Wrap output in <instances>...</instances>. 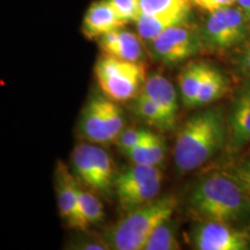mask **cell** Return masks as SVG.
<instances>
[{"instance_id": "cell-1", "label": "cell", "mask_w": 250, "mask_h": 250, "mask_svg": "<svg viewBox=\"0 0 250 250\" xmlns=\"http://www.w3.org/2000/svg\"><path fill=\"white\" fill-rule=\"evenodd\" d=\"M188 208L199 220L250 228V196L223 170L197 181L188 196Z\"/></svg>"}, {"instance_id": "cell-2", "label": "cell", "mask_w": 250, "mask_h": 250, "mask_svg": "<svg viewBox=\"0 0 250 250\" xmlns=\"http://www.w3.org/2000/svg\"><path fill=\"white\" fill-rule=\"evenodd\" d=\"M227 143V116L223 109L208 108L192 115L177 133L174 162L187 174L214 158Z\"/></svg>"}, {"instance_id": "cell-3", "label": "cell", "mask_w": 250, "mask_h": 250, "mask_svg": "<svg viewBox=\"0 0 250 250\" xmlns=\"http://www.w3.org/2000/svg\"><path fill=\"white\" fill-rule=\"evenodd\" d=\"M177 199L173 195L156 197L139 208L126 212V215L111 226L102 239L109 249L143 250L146 240L162 221L173 217Z\"/></svg>"}, {"instance_id": "cell-4", "label": "cell", "mask_w": 250, "mask_h": 250, "mask_svg": "<svg viewBox=\"0 0 250 250\" xmlns=\"http://www.w3.org/2000/svg\"><path fill=\"white\" fill-rule=\"evenodd\" d=\"M102 93L115 102H125L139 94L146 74L143 62H134L103 54L94 66Z\"/></svg>"}, {"instance_id": "cell-5", "label": "cell", "mask_w": 250, "mask_h": 250, "mask_svg": "<svg viewBox=\"0 0 250 250\" xmlns=\"http://www.w3.org/2000/svg\"><path fill=\"white\" fill-rule=\"evenodd\" d=\"M124 127V114L117 102L104 94H96L81 111L78 133L85 142L108 144L115 142Z\"/></svg>"}, {"instance_id": "cell-6", "label": "cell", "mask_w": 250, "mask_h": 250, "mask_svg": "<svg viewBox=\"0 0 250 250\" xmlns=\"http://www.w3.org/2000/svg\"><path fill=\"white\" fill-rule=\"evenodd\" d=\"M199 29L204 48L214 51L239 48L250 36V23L234 5L210 12Z\"/></svg>"}, {"instance_id": "cell-7", "label": "cell", "mask_w": 250, "mask_h": 250, "mask_svg": "<svg viewBox=\"0 0 250 250\" xmlns=\"http://www.w3.org/2000/svg\"><path fill=\"white\" fill-rule=\"evenodd\" d=\"M147 45L152 57L166 65L182 62L204 48L201 29L188 20L166 29Z\"/></svg>"}, {"instance_id": "cell-8", "label": "cell", "mask_w": 250, "mask_h": 250, "mask_svg": "<svg viewBox=\"0 0 250 250\" xmlns=\"http://www.w3.org/2000/svg\"><path fill=\"white\" fill-rule=\"evenodd\" d=\"M190 237L198 250H250V228L218 221L199 220Z\"/></svg>"}, {"instance_id": "cell-9", "label": "cell", "mask_w": 250, "mask_h": 250, "mask_svg": "<svg viewBox=\"0 0 250 250\" xmlns=\"http://www.w3.org/2000/svg\"><path fill=\"white\" fill-rule=\"evenodd\" d=\"M250 145V79L236 90L227 116L226 149L230 155Z\"/></svg>"}, {"instance_id": "cell-10", "label": "cell", "mask_w": 250, "mask_h": 250, "mask_svg": "<svg viewBox=\"0 0 250 250\" xmlns=\"http://www.w3.org/2000/svg\"><path fill=\"white\" fill-rule=\"evenodd\" d=\"M79 181L64 162L58 161L55 170V188L59 214L71 228L86 229L79 210Z\"/></svg>"}, {"instance_id": "cell-11", "label": "cell", "mask_w": 250, "mask_h": 250, "mask_svg": "<svg viewBox=\"0 0 250 250\" xmlns=\"http://www.w3.org/2000/svg\"><path fill=\"white\" fill-rule=\"evenodd\" d=\"M103 54L123 61L142 62L145 56L144 42L138 34L121 28L109 31L99 39Z\"/></svg>"}, {"instance_id": "cell-12", "label": "cell", "mask_w": 250, "mask_h": 250, "mask_svg": "<svg viewBox=\"0 0 250 250\" xmlns=\"http://www.w3.org/2000/svg\"><path fill=\"white\" fill-rule=\"evenodd\" d=\"M124 24L107 0H99L87 9L83 21V33L87 39L95 40Z\"/></svg>"}, {"instance_id": "cell-13", "label": "cell", "mask_w": 250, "mask_h": 250, "mask_svg": "<svg viewBox=\"0 0 250 250\" xmlns=\"http://www.w3.org/2000/svg\"><path fill=\"white\" fill-rule=\"evenodd\" d=\"M142 93L147 95L153 102L171 120L177 121L179 101L175 87L162 74L154 73L145 79L142 87Z\"/></svg>"}, {"instance_id": "cell-14", "label": "cell", "mask_w": 250, "mask_h": 250, "mask_svg": "<svg viewBox=\"0 0 250 250\" xmlns=\"http://www.w3.org/2000/svg\"><path fill=\"white\" fill-rule=\"evenodd\" d=\"M124 154L132 164L160 167L167 154V145L161 136L151 131L142 143Z\"/></svg>"}, {"instance_id": "cell-15", "label": "cell", "mask_w": 250, "mask_h": 250, "mask_svg": "<svg viewBox=\"0 0 250 250\" xmlns=\"http://www.w3.org/2000/svg\"><path fill=\"white\" fill-rule=\"evenodd\" d=\"M94 184L93 191L108 195L114 190V180L116 176L114 160L107 149L94 145Z\"/></svg>"}, {"instance_id": "cell-16", "label": "cell", "mask_w": 250, "mask_h": 250, "mask_svg": "<svg viewBox=\"0 0 250 250\" xmlns=\"http://www.w3.org/2000/svg\"><path fill=\"white\" fill-rule=\"evenodd\" d=\"M161 182L162 179L153 180L115 191L121 208L124 211L129 212L153 201L159 196L161 189Z\"/></svg>"}, {"instance_id": "cell-17", "label": "cell", "mask_w": 250, "mask_h": 250, "mask_svg": "<svg viewBox=\"0 0 250 250\" xmlns=\"http://www.w3.org/2000/svg\"><path fill=\"white\" fill-rule=\"evenodd\" d=\"M206 62H191L183 67L179 76L181 98L188 108L196 107V100L204 77Z\"/></svg>"}, {"instance_id": "cell-18", "label": "cell", "mask_w": 250, "mask_h": 250, "mask_svg": "<svg viewBox=\"0 0 250 250\" xmlns=\"http://www.w3.org/2000/svg\"><path fill=\"white\" fill-rule=\"evenodd\" d=\"M188 17L183 15H145L139 14L136 19L137 34L144 43L149 44L166 29L175 24L184 22Z\"/></svg>"}, {"instance_id": "cell-19", "label": "cell", "mask_w": 250, "mask_h": 250, "mask_svg": "<svg viewBox=\"0 0 250 250\" xmlns=\"http://www.w3.org/2000/svg\"><path fill=\"white\" fill-rule=\"evenodd\" d=\"M228 90L227 78L218 68L206 65L201 88L196 100V107L208 105L220 100Z\"/></svg>"}, {"instance_id": "cell-20", "label": "cell", "mask_w": 250, "mask_h": 250, "mask_svg": "<svg viewBox=\"0 0 250 250\" xmlns=\"http://www.w3.org/2000/svg\"><path fill=\"white\" fill-rule=\"evenodd\" d=\"M134 114L149 125L162 131H169L176 125V122L165 114L147 95L140 92L132 102Z\"/></svg>"}, {"instance_id": "cell-21", "label": "cell", "mask_w": 250, "mask_h": 250, "mask_svg": "<svg viewBox=\"0 0 250 250\" xmlns=\"http://www.w3.org/2000/svg\"><path fill=\"white\" fill-rule=\"evenodd\" d=\"M93 143H81L72 152V170L79 182L93 190L94 184V158Z\"/></svg>"}, {"instance_id": "cell-22", "label": "cell", "mask_w": 250, "mask_h": 250, "mask_svg": "<svg viewBox=\"0 0 250 250\" xmlns=\"http://www.w3.org/2000/svg\"><path fill=\"white\" fill-rule=\"evenodd\" d=\"M181 249L177 239V225L169 218L154 228L146 240L143 250H177Z\"/></svg>"}, {"instance_id": "cell-23", "label": "cell", "mask_w": 250, "mask_h": 250, "mask_svg": "<svg viewBox=\"0 0 250 250\" xmlns=\"http://www.w3.org/2000/svg\"><path fill=\"white\" fill-rule=\"evenodd\" d=\"M139 14L145 15H183L189 17L190 0H137Z\"/></svg>"}, {"instance_id": "cell-24", "label": "cell", "mask_w": 250, "mask_h": 250, "mask_svg": "<svg viewBox=\"0 0 250 250\" xmlns=\"http://www.w3.org/2000/svg\"><path fill=\"white\" fill-rule=\"evenodd\" d=\"M220 170L235 180L250 196V149L233 154Z\"/></svg>"}, {"instance_id": "cell-25", "label": "cell", "mask_w": 250, "mask_h": 250, "mask_svg": "<svg viewBox=\"0 0 250 250\" xmlns=\"http://www.w3.org/2000/svg\"><path fill=\"white\" fill-rule=\"evenodd\" d=\"M79 210L86 227L101 223L104 219V208H103L101 201L92 191H87L80 186Z\"/></svg>"}, {"instance_id": "cell-26", "label": "cell", "mask_w": 250, "mask_h": 250, "mask_svg": "<svg viewBox=\"0 0 250 250\" xmlns=\"http://www.w3.org/2000/svg\"><path fill=\"white\" fill-rule=\"evenodd\" d=\"M149 133H151V131L146 129L124 127L123 131L120 133V136L117 137V139L115 140V143H116L118 148L123 153H125L132 149L133 147H136Z\"/></svg>"}, {"instance_id": "cell-27", "label": "cell", "mask_w": 250, "mask_h": 250, "mask_svg": "<svg viewBox=\"0 0 250 250\" xmlns=\"http://www.w3.org/2000/svg\"><path fill=\"white\" fill-rule=\"evenodd\" d=\"M107 1L124 23L136 21V19L138 18L139 11L137 0H107Z\"/></svg>"}, {"instance_id": "cell-28", "label": "cell", "mask_w": 250, "mask_h": 250, "mask_svg": "<svg viewBox=\"0 0 250 250\" xmlns=\"http://www.w3.org/2000/svg\"><path fill=\"white\" fill-rule=\"evenodd\" d=\"M237 49L239 51L235 57L237 70L241 72L247 79H250V36Z\"/></svg>"}, {"instance_id": "cell-29", "label": "cell", "mask_w": 250, "mask_h": 250, "mask_svg": "<svg viewBox=\"0 0 250 250\" xmlns=\"http://www.w3.org/2000/svg\"><path fill=\"white\" fill-rule=\"evenodd\" d=\"M192 5L198 7L202 11L210 12L217 11L219 8L227 7V6H233L236 4V0H190Z\"/></svg>"}, {"instance_id": "cell-30", "label": "cell", "mask_w": 250, "mask_h": 250, "mask_svg": "<svg viewBox=\"0 0 250 250\" xmlns=\"http://www.w3.org/2000/svg\"><path fill=\"white\" fill-rule=\"evenodd\" d=\"M72 249H83V250H105L109 249L107 243L104 242V240H94V239H87V237H83V239H79L76 241L71 247Z\"/></svg>"}, {"instance_id": "cell-31", "label": "cell", "mask_w": 250, "mask_h": 250, "mask_svg": "<svg viewBox=\"0 0 250 250\" xmlns=\"http://www.w3.org/2000/svg\"><path fill=\"white\" fill-rule=\"evenodd\" d=\"M236 5L250 23V0H236Z\"/></svg>"}]
</instances>
